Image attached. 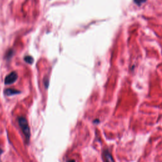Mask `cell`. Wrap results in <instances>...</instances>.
<instances>
[{
	"label": "cell",
	"instance_id": "cell-1",
	"mask_svg": "<svg viewBox=\"0 0 162 162\" xmlns=\"http://www.w3.org/2000/svg\"><path fill=\"white\" fill-rule=\"evenodd\" d=\"M18 124H19L25 137H26L27 141H29L30 136V131L27 119L23 117H18Z\"/></svg>",
	"mask_w": 162,
	"mask_h": 162
},
{
	"label": "cell",
	"instance_id": "cell-2",
	"mask_svg": "<svg viewBox=\"0 0 162 162\" xmlns=\"http://www.w3.org/2000/svg\"><path fill=\"white\" fill-rule=\"evenodd\" d=\"M18 75L15 72H12L9 73L8 76L5 77V84H11L14 83L17 80Z\"/></svg>",
	"mask_w": 162,
	"mask_h": 162
},
{
	"label": "cell",
	"instance_id": "cell-3",
	"mask_svg": "<svg viewBox=\"0 0 162 162\" xmlns=\"http://www.w3.org/2000/svg\"><path fill=\"white\" fill-rule=\"evenodd\" d=\"M103 158L104 162H115L113 157L108 149H105L103 150Z\"/></svg>",
	"mask_w": 162,
	"mask_h": 162
},
{
	"label": "cell",
	"instance_id": "cell-4",
	"mask_svg": "<svg viewBox=\"0 0 162 162\" xmlns=\"http://www.w3.org/2000/svg\"><path fill=\"white\" fill-rule=\"evenodd\" d=\"M20 92L14 89H7L5 91V94L7 96H12L17 95L18 93H20Z\"/></svg>",
	"mask_w": 162,
	"mask_h": 162
},
{
	"label": "cell",
	"instance_id": "cell-5",
	"mask_svg": "<svg viewBox=\"0 0 162 162\" xmlns=\"http://www.w3.org/2000/svg\"><path fill=\"white\" fill-rule=\"evenodd\" d=\"M24 60H25V61L27 62V63L30 64H32L33 62L34 61V60H33V57H30V56H26V57H25Z\"/></svg>",
	"mask_w": 162,
	"mask_h": 162
},
{
	"label": "cell",
	"instance_id": "cell-6",
	"mask_svg": "<svg viewBox=\"0 0 162 162\" xmlns=\"http://www.w3.org/2000/svg\"><path fill=\"white\" fill-rule=\"evenodd\" d=\"M134 2L136 4H137L138 5H141L142 3L146 2V0H134Z\"/></svg>",
	"mask_w": 162,
	"mask_h": 162
},
{
	"label": "cell",
	"instance_id": "cell-7",
	"mask_svg": "<svg viewBox=\"0 0 162 162\" xmlns=\"http://www.w3.org/2000/svg\"><path fill=\"white\" fill-rule=\"evenodd\" d=\"M68 162H75V160H69Z\"/></svg>",
	"mask_w": 162,
	"mask_h": 162
}]
</instances>
